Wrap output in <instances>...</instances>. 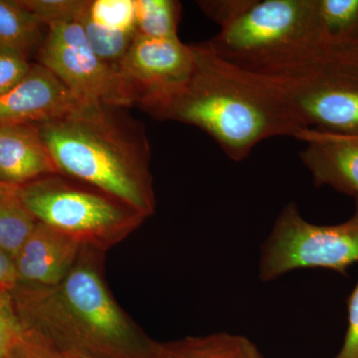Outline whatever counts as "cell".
Segmentation results:
<instances>
[{
  "mask_svg": "<svg viewBox=\"0 0 358 358\" xmlns=\"http://www.w3.org/2000/svg\"><path fill=\"white\" fill-rule=\"evenodd\" d=\"M193 46L192 76L154 117L202 129L234 162L246 159L261 141L275 136L296 138L307 129L271 78L240 69L216 55L207 43Z\"/></svg>",
  "mask_w": 358,
  "mask_h": 358,
  "instance_id": "6da1fadb",
  "label": "cell"
},
{
  "mask_svg": "<svg viewBox=\"0 0 358 358\" xmlns=\"http://www.w3.org/2000/svg\"><path fill=\"white\" fill-rule=\"evenodd\" d=\"M95 249L84 247L57 285L20 284L11 292L23 331L59 352L94 358H157L148 338L115 303L96 265Z\"/></svg>",
  "mask_w": 358,
  "mask_h": 358,
  "instance_id": "7a4b0ae2",
  "label": "cell"
},
{
  "mask_svg": "<svg viewBox=\"0 0 358 358\" xmlns=\"http://www.w3.org/2000/svg\"><path fill=\"white\" fill-rule=\"evenodd\" d=\"M120 109L83 105L37 127L61 176L92 186L148 218L157 206L150 145L143 127Z\"/></svg>",
  "mask_w": 358,
  "mask_h": 358,
  "instance_id": "3957f363",
  "label": "cell"
},
{
  "mask_svg": "<svg viewBox=\"0 0 358 358\" xmlns=\"http://www.w3.org/2000/svg\"><path fill=\"white\" fill-rule=\"evenodd\" d=\"M206 43L231 64L268 77L288 76L333 58L320 44L315 0H252Z\"/></svg>",
  "mask_w": 358,
  "mask_h": 358,
  "instance_id": "277c9868",
  "label": "cell"
},
{
  "mask_svg": "<svg viewBox=\"0 0 358 358\" xmlns=\"http://www.w3.org/2000/svg\"><path fill=\"white\" fill-rule=\"evenodd\" d=\"M17 199L37 222L100 252L119 243L145 219L105 193L79 187L58 176L20 186Z\"/></svg>",
  "mask_w": 358,
  "mask_h": 358,
  "instance_id": "5b68a950",
  "label": "cell"
},
{
  "mask_svg": "<svg viewBox=\"0 0 358 358\" xmlns=\"http://www.w3.org/2000/svg\"><path fill=\"white\" fill-rule=\"evenodd\" d=\"M358 263V197L355 210L345 222L315 225L308 222L296 203L285 206L261 249L259 277L274 281L301 268H326L346 275Z\"/></svg>",
  "mask_w": 358,
  "mask_h": 358,
  "instance_id": "8992f818",
  "label": "cell"
},
{
  "mask_svg": "<svg viewBox=\"0 0 358 358\" xmlns=\"http://www.w3.org/2000/svg\"><path fill=\"white\" fill-rule=\"evenodd\" d=\"M268 78L306 129L358 136V60L326 58Z\"/></svg>",
  "mask_w": 358,
  "mask_h": 358,
  "instance_id": "52a82bcc",
  "label": "cell"
},
{
  "mask_svg": "<svg viewBox=\"0 0 358 358\" xmlns=\"http://www.w3.org/2000/svg\"><path fill=\"white\" fill-rule=\"evenodd\" d=\"M38 61L83 105L115 108L136 105L131 85L117 68L96 55L78 20L47 27Z\"/></svg>",
  "mask_w": 358,
  "mask_h": 358,
  "instance_id": "ba28073f",
  "label": "cell"
},
{
  "mask_svg": "<svg viewBox=\"0 0 358 358\" xmlns=\"http://www.w3.org/2000/svg\"><path fill=\"white\" fill-rule=\"evenodd\" d=\"M194 65L193 44L136 35L119 70L134 89L136 105L154 115L188 81Z\"/></svg>",
  "mask_w": 358,
  "mask_h": 358,
  "instance_id": "9c48e42d",
  "label": "cell"
},
{
  "mask_svg": "<svg viewBox=\"0 0 358 358\" xmlns=\"http://www.w3.org/2000/svg\"><path fill=\"white\" fill-rule=\"evenodd\" d=\"M81 106L50 70L32 64L20 84L0 96V128L56 121Z\"/></svg>",
  "mask_w": 358,
  "mask_h": 358,
  "instance_id": "30bf717a",
  "label": "cell"
},
{
  "mask_svg": "<svg viewBox=\"0 0 358 358\" xmlns=\"http://www.w3.org/2000/svg\"><path fill=\"white\" fill-rule=\"evenodd\" d=\"M296 138L306 143L300 157L315 185L358 197V136L307 129Z\"/></svg>",
  "mask_w": 358,
  "mask_h": 358,
  "instance_id": "8fae6325",
  "label": "cell"
},
{
  "mask_svg": "<svg viewBox=\"0 0 358 358\" xmlns=\"http://www.w3.org/2000/svg\"><path fill=\"white\" fill-rule=\"evenodd\" d=\"M84 247L79 242L37 222L14 259L18 282L49 287L65 279Z\"/></svg>",
  "mask_w": 358,
  "mask_h": 358,
  "instance_id": "7c38bea8",
  "label": "cell"
},
{
  "mask_svg": "<svg viewBox=\"0 0 358 358\" xmlns=\"http://www.w3.org/2000/svg\"><path fill=\"white\" fill-rule=\"evenodd\" d=\"M59 174L37 124L0 128V182L20 187Z\"/></svg>",
  "mask_w": 358,
  "mask_h": 358,
  "instance_id": "4fadbf2b",
  "label": "cell"
},
{
  "mask_svg": "<svg viewBox=\"0 0 358 358\" xmlns=\"http://www.w3.org/2000/svg\"><path fill=\"white\" fill-rule=\"evenodd\" d=\"M315 10L327 55L358 60V0H315Z\"/></svg>",
  "mask_w": 358,
  "mask_h": 358,
  "instance_id": "5bb4252c",
  "label": "cell"
},
{
  "mask_svg": "<svg viewBox=\"0 0 358 358\" xmlns=\"http://www.w3.org/2000/svg\"><path fill=\"white\" fill-rule=\"evenodd\" d=\"M157 358H266L251 339L219 331L155 345Z\"/></svg>",
  "mask_w": 358,
  "mask_h": 358,
  "instance_id": "9a60e30c",
  "label": "cell"
},
{
  "mask_svg": "<svg viewBox=\"0 0 358 358\" xmlns=\"http://www.w3.org/2000/svg\"><path fill=\"white\" fill-rule=\"evenodd\" d=\"M46 27L18 0H0V47L13 49L25 56L40 48Z\"/></svg>",
  "mask_w": 358,
  "mask_h": 358,
  "instance_id": "2e32d148",
  "label": "cell"
},
{
  "mask_svg": "<svg viewBox=\"0 0 358 358\" xmlns=\"http://www.w3.org/2000/svg\"><path fill=\"white\" fill-rule=\"evenodd\" d=\"M138 35L150 38L176 39L181 6L174 0H134Z\"/></svg>",
  "mask_w": 358,
  "mask_h": 358,
  "instance_id": "e0dca14e",
  "label": "cell"
},
{
  "mask_svg": "<svg viewBox=\"0 0 358 358\" xmlns=\"http://www.w3.org/2000/svg\"><path fill=\"white\" fill-rule=\"evenodd\" d=\"M37 221L16 196H0V248L13 260L26 239L31 234Z\"/></svg>",
  "mask_w": 358,
  "mask_h": 358,
  "instance_id": "ac0fdd59",
  "label": "cell"
},
{
  "mask_svg": "<svg viewBox=\"0 0 358 358\" xmlns=\"http://www.w3.org/2000/svg\"><path fill=\"white\" fill-rule=\"evenodd\" d=\"M86 10L87 6L78 21L81 23L90 45L99 57L119 69L120 63L128 53L138 33L115 31L96 25L90 20Z\"/></svg>",
  "mask_w": 358,
  "mask_h": 358,
  "instance_id": "d6986e66",
  "label": "cell"
},
{
  "mask_svg": "<svg viewBox=\"0 0 358 358\" xmlns=\"http://www.w3.org/2000/svg\"><path fill=\"white\" fill-rule=\"evenodd\" d=\"M90 20L115 31L136 32L134 0H95L88 1Z\"/></svg>",
  "mask_w": 358,
  "mask_h": 358,
  "instance_id": "ffe728a7",
  "label": "cell"
},
{
  "mask_svg": "<svg viewBox=\"0 0 358 358\" xmlns=\"http://www.w3.org/2000/svg\"><path fill=\"white\" fill-rule=\"evenodd\" d=\"M42 23L48 26L56 23L79 20L86 9V0H18Z\"/></svg>",
  "mask_w": 358,
  "mask_h": 358,
  "instance_id": "44dd1931",
  "label": "cell"
},
{
  "mask_svg": "<svg viewBox=\"0 0 358 358\" xmlns=\"http://www.w3.org/2000/svg\"><path fill=\"white\" fill-rule=\"evenodd\" d=\"M23 334L11 293L0 294V358L8 357Z\"/></svg>",
  "mask_w": 358,
  "mask_h": 358,
  "instance_id": "7402d4cb",
  "label": "cell"
},
{
  "mask_svg": "<svg viewBox=\"0 0 358 358\" xmlns=\"http://www.w3.org/2000/svg\"><path fill=\"white\" fill-rule=\"evenodd\" d=\"M31 66L24 54L0 47V96L20 84L31 69Z\"/></svg>",
  "mask_w": 358,
  "mask_h": 358,
  "instance_id": "603a6c76",
  "label": "cell"
},
{
  "mask_svg": "<svg viewBox=\"0 0 358 358\" xmlns=\"http://www.w3.org/2000/svg\"><path fill=\"white\" fill-rule=\"evenodd\" d=\"M252 0H212L199 1L205 15L223 27L238 17L251 3Z\"/></svg>",
  "mask_w": 358,
  "mask_h": 358,
  "instance_id": "cb8c5ba5",
  "label": "cell"
},
{
  "mask_svg": "<svg viewBox=\"0 0 358 358\" xmlns=\"http://www.w3.org/2000/svg\"><path fill=\"white\" fill-rule=\"evenodd\" d=\"M334 358H358V282L348 299V329Z\"/></svg>",
  "mask_w": 358,
  "mask_h": 358,
  "instance_id": "d4e9b609",
  "label": "cell"
},
{
  "mask_svg": "<svg viewBox=\"0 0 358 358\" xmlns=\"http://www.w3.org/2000/svg\"><path fill=\"white\" fill-rule=\"evenodd\" d=\"M7 358H58L55 350L23 331Z\"/></svg>",
  "mask_w": 358,
  "mask_h": 358,
  "instance_id": "484cf974",
  "label": "cell"
},
{
  "mask_svg": "<svg viewBox=\"0 0 358 358\" xmlns=\"http://www.w3.org/2000/svg\"><path fill=\"white\" fill-rule=\"evenodd\" d=\"M17 284V272L13 258L0 248V294L11 293Z\"/></svg>",
  "mask_w": 358,
  "mask_h": 358,
  "instance_id": "4316f807",
  "label": "cell"
},
{
  "mask_svg": "<svg viewBox=\"0 0 358 358\" xmlns=\"http://www.w3.org/2000/svg\"><path fill=\"white\" fill-rule=\"evenodd\" d=\"M17 189L18 187H15V186L4 185V183L0 182V196H16L17 195Z\"/></svg>",
  "mask_w": 358,
  "mask_h": 358,
  "instance_id": "83f0119b",
  "label": "cell"
},
{
  "mask_svg": "<svg viewBox=\"0 0 358 358\" xmlns=\"http://www.w3.org/2000/svg\"><path fill=\"white\" fill-rule=\"evenodd\" d=\"M56 352V350H55ZM58 358H94L91 357H87V355H81V353L77 352H56Z\"/></svg>",
  "mask_w": 358,
  "mask_h": 358,
  "instance_id": "f1b7e54d",
  "label": "cell"
}]
</instances>
